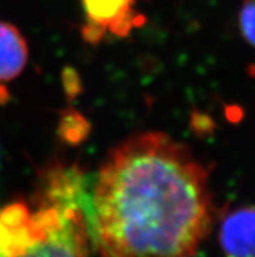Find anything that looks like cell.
I'll list each match as a JSON object with an SVG mask.
<instances>
[{"instance_id": "7", "label": "cell", "mask_w": 255, "mask_h": 257, "mask_svg": "<svg viewBox=\"0 0 255 257\" xmlns=\"http://www.w3.org/2000/svg\"><path fill=\"white\" fill-rule=\"evenodd\" d=\"M60 136L69 143H78L89 134V123L76 111L63 115L59 128Z\"/></svg>"}, {"instance_id": "6", "label": "cell", "mask_w": 255, "mask_h": 257, "mask_svg": "<svg viewBox=\"0 0 255 257\" xmlns=\"http://www.w3.org/2000/svg\"><path fill=\"white\" fill-rule=\"evenodd\" d=\"M29 49L16 26L0 21V82L19 77L28 63Z\"/></svg>"}, {"instance_id": "3", "label": "cell", "mask_w": 255, "mask_h": 257, "mask_svg": "<svg viewBox=\"0 0 255 257\" xmlns=\"http://www.w3.org/2000/svg\"><path fill=\"white\" fill-rule=\"evenodd\" d=\"M86 23L82 36L90 43L102 42L107 36L124 38L145 23L137 11L138 0H81Z\"/></svg>"}, {"instance_id": "4", "label": "cell", "mask_w": 255, "mask_h": 257, "mask_svg": "<svg viewBox=\"0 0 255 257\" xmlns=\"http://www.w3.org/2000/svg\"><path fill=\"white\" fill-rule=\"evenodd\" d=\"M43 234L34 210L16 201L0 208V257H23Z\"/></svg>"}, {"instance_id": "5", "label": "cell", "mask_w": 255, "mask_h": 257, "mask_svg": "<svg viewBox=\"0 0 255 257\" xmlns=\"http://www.w3.org/2000/svg\"><path fill=\"white\" fill-rule=\"evenodd\" d=\"M219 243L225 257H255V206H241L224 215Z\"/></svg>"}, {"instance_id": "2", "label": "cell", "mask_w": 255, "mask_h": 257, "mask_svg": "<svg viewBox=\"0 0 255 257\" xmlns=\"http://www.w3.org/2000/svg\"><path fill=\"white\" fill-rule=\"evenodd\" d=\"M34 213L43 234L23 257H89L91 239L84 210L37 204Z\"/></svg>"}, {"instance_id": "1", "label": "cell", "mask_w": 255, "mask_h": 257, "mask_svg": "<svg viewBox=\"0 0 255 257\" xmlns=\"http://www.w3.org/2000/svg\"><path fill=\"white\" fill-rule=\"evenodd\" d=\"M87 228L103 257H193L211 228L208 173L167 134L129 137L93 180Z\"/></svg>"}, {"instance_id": "8", "label": "cell", "mask_w": 255, "mask_h": 257, "mask_svg": "<svg viewBox=\"0 0 255 257\" xmlns=\"http://www.w3.org/2000/svg\"><path fill=\"white\" fill-rule=\"evenodd\" d=\"M239 32L255 47V0H243L238 12Z\"/></svg>"}, {"instance_id": "9", "label": "cell", "mask_w": 255, "mask_h": 257, "mask_svg": "<svg viewBox=\"0 0 255 257\" xmlns=\"http://www.w3.org/2000/svg\"><path fill=\"white\" fill-rule=\"evenodd\" d=\"M7 98H8V94H7V89L4 86H0V102H7Z\"/></svg>"}]
</instances>
